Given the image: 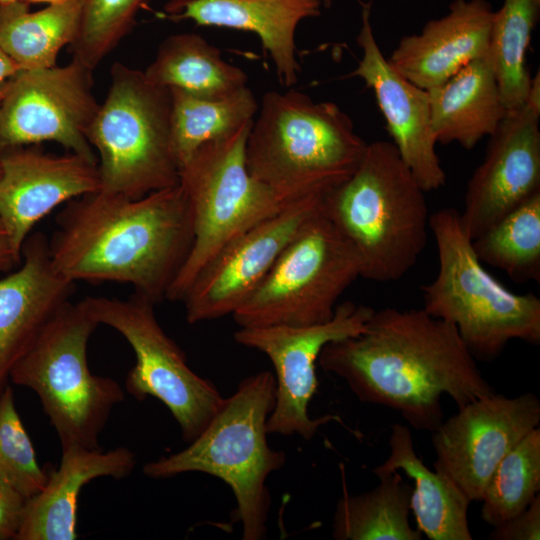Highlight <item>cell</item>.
Returning <instances> with one entry per match:
<instances>
[{
  "label": "cell",
  "mask_w": 540,
  "mask_h": 540,
  "mask_svg": "<svg viewBox=\"0 0 540 540\" xmlns=\"http://www.w3.org/2000/svg\"><path fill=\"white\" fill-rule=\"evenodd\" d=\"M317 362L359 401L393 409L429 432L443 422V395L460 408L495 393L455 326L423 308L374 310L363 332L329 342Z\"/></svg>",
  "instance_id": "cell-1"
},
{
  "label": "cell",
  "mask_w": 540,
  "mask_h": 540,
  "mask_svg": "<svg viewBox=\"0 0 540 540\" xmlns=\"http://www.w3.org/2000/svg\"><path fill=\"white\" fill-rule=\"evenodd\" d=\"M49 241L68 280L127 283L154 304L167 292L193 243L192 215L176 185L140 198L98 191L70 202Z\"/></svg>",
  "instance_id": "cell-2"
},
{
  "label": "cell",
  "mask_w": 540,
  "mask_h": 540,
  "mask_svg": "<svg viewBox=\"0 0 540 540\" xmlns=\"http://www.w3.org/2000/svg\"><path fill=\"white\" fill-rule=\"evenodd\" d=\"M320 210L352 245L361 278L397 281L426 247L425 191L392 142L368 143L351 176L322 196Z\"/></svg>",
  "instance_id": "cell-3"
},
{
  "label": "cell",
  "mask_w": 540,
  "mask_h": 540,
  "mask_svg": "<svg viewBox=\"0 0 540 540\" xmlns=\"http://www.w3.org/2000/svg\"><path fill=\"white\" fill-rule=\"evenodd\" d=\"M367 144L335 103L268 91L245 145L246 166L284 203L322 196L348 179Z\"/></svg>",
  "instance_id": "cell-4"
},
{
  "label": "cell",
  "mask_w": 540,
  "mask_h": 540,
  "mask_svg": "<svg viewBox=\"0 0 540 540\" xmlns=\"http://www.w3.org/2000/svg\"><path fill=\"white\" fill-rule=\"evenodd\" d=\"M275 392V377L269 371L244 378L186 448L146 463L143 473L164 479L200 472L221 479L234 494L232 520L241 523L242 538L264 539L271 506L266 480L286 461L285 453L267 442Z\"/></svg>",
  "instance_id": "cell-5"
},
{
  "label": "cell",
  "mask_w": 540,
  "mask_h": 540,
  "mask_svg": "<svg viewBox=\"0 0 540 540\" xmlns=\"http://www.w3.org/2000/svg\"><path fill=\"white\" fill-rule=\"evenodd\" d=\"M438 271L421 287L423 309L455 326L475 360L497 358L511 340L540 343V299L508 290L482 265L454 208L429 218Z\"/></svg>",
  "instance_id": "cell-6"
},
{
  "label": "cell",
  "mask_w": 540,
  "mask_h": 540,
  "mask_svg": "<svg viewBox=\"0 0 540 540\" xmlns=\"http://www.w3.org/2000/svg\"><path fill=\"white\" fill-rule=\"evenodd\" d=\"M98 153L100 191L140 198L179 184L171 138L170 90L144 71L115 63L104 101L87 132Z\"/></svg>",
  "instance_id": "cell-7"
},
{
  "label": "cell",
  "mask_w": 540,
  "mask_h": 540,
  "mask_svg": "<svg viewBox=\"0 0 540 540\" xmlns=\"http://www.w3.org/2000/svg\"><path fill=\"white\" fill-rule=\"evenodd\" d=\"M97 326L80 303L69 301L9 374L13 384L37 394L61 449L99 448V435L125 397L117 381L89 369L87 346Z\"/></svg>",
  "instance_id": "cell-8"
},
{
  "label": "cell",
  "mask_w": 540,
  "mask_h": 540,
  "mask_svg": "<svg viewBox=\"0 0 540 540\" xmlns=\"http://www.w3.org/2000/svg\"><path fill=\"white\" fill-rule=\"evenodd\" d=\"M252 123L205 143L180 169L193 243L168 300L182 301L198 274L228 243L288 205L247 169L245 145Z\"/></svg>",
  "instance_id": "cell-9"
},
{
  "label": "cell",
  "mask_w": 540,
  "mask_h": 540,
  "mask_svg": "<svg viewBox=\"0 0 540 540\" xmlns=\"http://www.w3.org/2000/svg\"><path fill=\"white\" fill-rule=\"evenodd\" d=\"M359 277L355 250L319 206L233 318L243 328L324 323Z\"/></svg>",
  "instance_id": "cell-10"
},
{
  "label": "cell",
  "mask_w": 540,
  "mask_h": 540,
  "mask_svg": "<svg viewBox=\"0 0 540 540\" xmlns=\"http://www.w3.org/2000/svg\"><path fill=\"white\" fill-rule=\"evenodd\" d=\"M79 303L98 325L118 331L133 349L136 363L127 374L126 391L139 401L148 396L160 400L178 423L183 440L195 439L224 397L190 368L184 352L159 324L155 304L137 293L125 300L86 297Z\"/></svg>",
  "instance_id": "cell-11"
},
{
  "label": "cell",
  "mask_w": 540,
  "mask_h": 540,
  "mask_svg": "<svg viewBox=\"0 0 540 540\" xmlns=\"http://www.w3.org/2000/svg\"><path fill=\"white\" fill-rule=\"evenodd\" d=\"M373 312L369 306L346 301L338 304L333 317L324 323L240 327L235 332L238 344L265 354L274 367L275 405L266 423L268 433L310 440L322 425L343 423L338 415L311 418L308 413L318 387L316 363L329 342L363 332Z\"/></svg>",
  "instance_id": "cell-12"
},
{
  "label": "cell",
  "mask_w": 540,
  "mask_h": 540,
  "mask_svg": "<svg viewBox=\"0 0 540 540\" xmlns=\"http://www.w3.org/2000/svg\"><path fill=\"white\" fill-rule=\"evenodd\" d=\"M98 107L92 71L77 61L20 70L1 104L0 149L50 141L97 162L87 132Z\"/></svg>",
  "instance_id": "cell-13"
},
{
  "label": "cell",
  "mask_w": 540,
  "mask_h": 540,
  "mask_svg": "<svg viewBox=\"0 0 540 540\" xmlns=\"http://www.w3.org/2000/svg\"><path fill=\"white\" fill-rule=\"evenodd\" d=\"M539 423L540 401L531 392L513 398L495 392L469 402L431 432L434 469L471 502L480 501L499 462Z\"/></svg>",
  "instance_id": "cell-14"
},
{
  "label": "cell",
  "mask_w": 540,
  "mask_h": 540,
  "mask_svg": "<svg viewBox=\"0 0 540 540\" xmlns=\"http://www.w3.org/2000/svg\"><path fill=\"white\" fill-rule=\"evenodd\" d=\"M540 77L525 103L509 110L489 136L486 154L468 181L462 225L475 239L540 193Z\"/></svg>",
  "instance_id": "cell-15"
},
{
  "label": "cell",
  "mask_w": 540,
  "mask_h": 540,
  "mask_svg": "<svg viewBox=\"0 0 540 540\" xmlns=\"http://www.w3.org/2000/svg\"><path fill=\"white\" fill-rule=\"evenodd\" d=\"M323 196V195H322ZM322 196L304 198L228 243L198 274L183 298L189 324L232 314L256 290Z\"/></svg>",
  "instance_id": "cell-16"
},
{
  "label": "cell",
  "mask_w": 540,
  "mask_h": 540,
  "mask_svg": "<svg viewBox=\"0 0 540 540\" xmlns=\"http://www.w3.org/2000/svg\"><path fill=\"white\" fill-rule=\"evenodd\" d=\"M370 3H362L357 44L362 57L350 76L361 78L374 92L389 135L402 160L425 192L446 183L436 153L430 121V103L424 90L399 74L382 54L370 22Z\"/></svg>",
  "instance_id": "cell-17"
},
{
  "label": "cell",
  "mask_w": 540,
  "mask_h": 540,
  "mask_svg": "<svg viewBox=\"0 0 540 540\" xmlns=\"http://www.w3.org/2000/svg\"><path fill=\"white\" fill-rule=\"evenodd\" d=\"M101 189L97 162L13 148L0 156V218L16 256L31 229L60 204Z\"/></svg>",
  "instance_id": "cell-18"
},
{
  "label": "cell",
  "mask_w": 540,
  "mask_h": 540,
  "mask_svg": "<svg viewBox=\"0 0 540 540\" xmlns=\"http://www.w3.org/2000/svg\"><path fill=\"white\" fill-rule=\"evenodd\" d=\"M20 268L0 278V392L16 362L69 302L74 282L56 271L49 240L29 235L21 251Z\"/></svg>",
  "instance_id": "cell-19"
},
{
  "label": "cell",
  "mask_w": 540,
  "mask_h": 540,
  "mask_svg": "<svg viewBox=\"0 0 540 540\" xmlns=\"http://www.w3.org/2000/svg\"><path fill=\"white\" fill-rule=\"evenodd\" d=\"M493 15L487 0H454L445 16L401 38L387 60L416 86L434 88L469 62L486 57Z\"/></svg>",
  "instance_id": "cell-20"
},
{
  "label": "cell",
  "mask_w": 540,
  "mask_h": 540,
  "mask_svg": "<svg viewBox=\"0 0 540 540\" xmlns=\"http://www.w3.org/2000/svg\"><path fill=\"white\" fill-rule=\"evenodd\" d=\"M321 6V0H171L165 17L256 34L280 82L290 87L300 71L296 29L303 20L319 16Z\"/></svg>",
  "instance_id": "cell-21"
},
{
  "label": "cell",
  "mask_w": 540,
  "mask_h": 540,
  "mask_svg": "<svg viewBox=\"0 0 540 540\" xmlns=\"http://www.w3.org/2000/svg\"><path fill=\"white\" fill-rule=\"evenodd\" d=\"M61 450L58 468L49 473L42 490L27 499L15 540L77 539L82 488L98 477L125 478L136 465L135 454L126 447L103 451L73 446Z\"/></svg>",
  "instance_id": "cell-22"
},
{
  "label": "cell",
  "mask_w": 540,
  "mask_h": 540,
  "mask_svg": "<svg viewBox=\"0 0 540 540\" xmlns=\"http://www.w3.org/2000/svg\"><path fill=\"white\" fill-rule=\"evenodd\" d=\"M427 92L437 143L456 142L472 149L496 130L508 112L486 57L469 62Z\"/></svg>",
  "instance_id": "cell-23"
},
{
  "label": "cell",
  "mask_w": 540,
  "mask_h": 540,
  "mask_svg": "<svg viewBox=\"0 0 540 540\" xmlns=\"http://www.w3.org/2000/svg\"><path fill=\"white\" fill-rule=\"evenodd\" d=\"M388 442L389 455L373 473L379 477L402 471L413 480L410 509L417 529L430 540H472L468 524L471 501L449 477L422 462L409 428L393 424Z\"/></svg>",
  "instance_id": "cell-24"
},
{
  "label": "cell",
  "mask_w": 540,
  "mask_h": 540,
  "mask_svg": "<svg viewBox=\"0 0 540 540\" xmlns=\"http://www.w3.org/2000/svg\"><path fill=\"white\" fill-rule=\"evenodd\" d=\"M144 74L160 87L214 100L233 95L248 81L242 69L225 61L216 46L195 33L165 38Z\"/></svg>",
  "instance_id": "cell-25"
},
{
  "label": "cell",
  "mask_w": 540,
  "mask_h": 540,
  "mask_svg": "<svg viewBox=\"0 0 540 540\" xmlns=\"http://www.w3.org/2000/svg\"><path fill=\"white\" fill-rule=\"evenodd\" d=\"M81 0H62L30 11L28 3L0 6V47L20 70L56 65L59 52L74 41Z\"/></svg>",
  "instance_id": "cell-26"
},
{
  "label": "cell",
  "mask_w": 540,
  "mask_h": 540,
  "mask_svg": "<svg viewBox=\"0 0 540 540\" xmlns=\"http://www.w3.org/2000/svg\"><path fill=\"white\" fill-rule=\"evenodd\" d=\"M372 490L351 495L343 485L333 517L336 540H421L409 522L412 486L399 471L378 477Z\"/></svg>",
  "instance_id": "cell-27"
},
{
  "label": "cell",
  "mask_w": 540,
  "mask_h": 540,
  "mask_svg": "<svg viewBox=\"0 0 540 540\" xmlns=\"http://www.w3.org/2000/svg\"><path fill=\"white\" fill-rule=\"evenodd\" d=\"M170 93L172 146L180 169L205 143L252 122L259 108L248 86L215 100L174 89Z\"/></svg>",
  "instance_id": "cell-28"
},
{
  "label": "cell",
  "mask_w": 540,
  "mask_h": 540,
  "mask_svg": "<svg viewBox=\"0 0 540 540\" xmlns=\"http://www.w3.org/2000/svg\"><path fill=\"white\" fill-rule=\"evenodd\" d=\"M539 14L540 0H504L494 11L486 59L508 111L522 106L529 93L525 54Z\"/></svg>",
  "instance_id": "cell-29"
},
{
  "label": "cell",
  "mask_w": 540,
  "mask_h": 540,
  "mask_svg": "<svg viewBox=\"0 0 540 540\" xmlns=\"http://www.w3.org/2000/svg\"><path fill=\"white\" fill-rule=\"evenodd\" d=\"M482 263L516 282L540 281V193L472 240Z\"/></svg>",
  "instance_id": "cell-30"
},
{
  "label": "cell",
  "mask_w": 540,
  "mask_h": 540,
  "mask_svg": "<svg viewBox=\"0 0 540 540\" xmlns=\"http://www.w3.org/2000/svg\"><path fill=\"white\" fill-rule=\"evenodd\" d=\"M540 490V429L527 434L499 462L481 498V518L498 526L525 510Z\"/></svg>",
  "instance_id": "cell-31"
},
{
  "label": "cell",
  "mask_w": 540,
  "mask_h": 540,
  "mask_svg": "<svg viewBox=\"0 0 540 540\" xmlns=\"http://www.w3.org/2000/svg\"><path fill=\"white\" fill-rule=\"evenodd\" d=\"M151 0H81L72 60L92 72L133 29L139 11Z\"/></svg>",
  "instance_id": "cell-32"
},
{
  "label": "cell",
  "mask_w": 540,
  "mask_h": 540,
  "mask_svg": "<svg viewBox=\"0 0 540 540\" xmlns=\"http://www.w3.org/2000/svg\"><path fill=\"white\" fill-rule=\"evenodd\" d=\"M48 476L16 410L13 390L6 385L0 392V478L29 499L42 490Z\"/></svg>",
  "instance_id": "cell-33"
},
{
  "label": "cell",
  "mask_w": 540,
  "mask_h": 540,
  "mask_svg": "<svg viewBox=\"0 0 540 540\" xmlns=\"http://www.w3.org/2000/svg\"><path fill=\"white\" fill-rule=\"evenodd\" d=\"M491 540H539L540 539V496L530 505L490 532Z\"/></svg>",
  "instance_id": "cell-34"
},
{
  "label": "cell",
  "mask_w": 540,
  "mask_h": 540,
  "mask_svg": "<svg viewBox=\"0 0 540 540\" xmlns=\"http://www.w3.org/2000/svg\"><path fill=\"white\" fill-rule=\"evenodd\" d=\"M27 499L0 478V540L16 539Z\"/></svg>",
  "instance_id": "cell-35"
},
{
  "label": "cell",
  "mask_w": 540,
  "mask_h": 540,
  "mask_svg": "<svg viewBox=\"0 0 540 540\" xmlns=\"http://www.w3.org/2000/svg\"><path fill=\"white\" fill-rule=\"evenodd\" d=\"M21 262L10 243L6 228L0 218V273L13 269Z\"/></svg>",
  "instance_id": "cell-36"
},
{
  "label": "cell",
  "mask_w": 540,
  "mask_h": 540,
  "mask_svg": "<svg viewBox=\"0 0 540 540\" xmlns=\"http://www.w3.org/2000/svg\"><path fill=\"white\" fill-rule=\"evenodd\" d=\"M19 71L18 65L0 47V85L10 80Z\"/></svg>",
  "instance_id": "cell-37"
},
{
  "label": "cell",
  "mask_w": 540,
  "mask_h": 540,
  "mask_svg": "<svg viewBox=\"0 0 540 540\" xmlns=\"http://www.w3.org/2000/svg\"><path fill=\"white\" fill-rule=\"evenodd\" d=\"M8 83H9V80L5 82L4 84L0 85V109H1V104L5 95V92L7 90Z\"/></svg>",
  "instance_id": "cell-38"
},
{
  "label": "cell",
  "mask_w": 540,
  "mask_h": 540,
  "mask_svg": "<svg viewBox=\"0 0 540 540\" xmlns=\"http://www.w3.org/2000/svg\"><path fill=\"white\" fill-rule=\"evenodd\" d=\"M27 3H47V4H53V3H57V2H60L62 0H23Z\"/></svg>",
  "instance_id": "cell-39"
},
{
  "label": "cell",
  "mask_w": 540,
  "mask_h": 540,
  "mask_svg": "<svg viewBox=\"0 0 540 540\" xmlns=\"http://www.w3.org/2000/svg\"><path fill=\"white\" fill-rule=\"evenodd\" d=\"M19 0H0V6H3V5H8V4H11V3H14V2H17Z\"/></svg>",
  "instance_id": "cell-40"
},
{
  "label": "cell",
  "mask_w": 540,
  "mask_h": 540,
  "mask_svg": "<svg viewBox=\"0 0 540 540\" xmlns=\"http://www.w3.org/2000/svg\"><path fill=\"white\" fill-rule=\"evenodd\" d=\"M322 1V5L326 8L330 7L333 0H321Z\"/></svg>",
  "instance_id": "cell-41"
}]
</instances>
